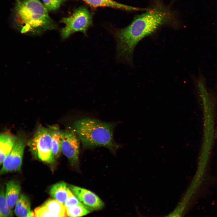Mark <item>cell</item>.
Segmentation results:
<instances>
[{"label":"cell","mask_w":217,"mask_h":217,"mask_svg":"<svg viewBox=\"0 0 217 217\" xmlns=\"http://www.w3.org/2000/svg\"><path fill=\"white\" fill-rule=\"evenodd\" d=\"M48 11L57 10L64 0H41Z\"/></svg>","instance_id":"cell-20"},{"label":"cell","mask_w":217,"mask_h":217,"mask_svg":"<svg viewBox=\"0 0 217 217\" xmlns=\"http://www.w3.org/2000/svg\"><path fill=\"white\" fill-rule=\"evenodd\" d=\"M54 217H68L64 205L54 199H49L43 204Z\"/></svg>","instance_id":"cell-14"},{"label":"cell","mask_w":217,"mask_h":217,"mask_svg":"<svg viewBox=\"0 0 217 217\" xmlns=\"http://www.w3.org/2000/svg\"><path fill=\"white\" fill-rule=\"evenodd\" d=\"M113 123H106L96 119L83 118L73 125V131L85 147L102 146L110 148L114 146Z\"/></svg>","instance_id":"cell-3"},{"label":"cell","mask_w":217,"mask_h":217,"mask_svg":"<svg viewBox=\"0 0 217 217\" xmlns=\"http://www.w3.org/2000/svg\"><path fill=\"white\" fill-rule=\"evenodd\" d=\"M78 137L73 131H62V153L73 165L77 164L79 160L80 142Z\"/></svg>","instance_id":"cell-7"},{"label":"cell","mask_w":217,"mask_h":217,"mask_svg":"<svg viewBox=\"0 0 217 217\" xmlns=\"http://www.w3.org/2000/svg\"><path fill=\"white\" fill-rule=\"evenodd\" d=\"M25 143L24 137L20 136L17 137L13 148L2 163L1 174L20 171Z\"/></svg>","instance_id":"cell-6"},{"label":"cell","mask_w":217,"mask_h":217,"mask_svg":"<svg viewBox=\"0 0 217 217\" xmlns=\"http://www.w3.org/2000/svg\"><path fill=\"white\" fill-rule=\"evenodd\" d=\"M64 205L66 208L74 206H84L79 201L68 187L67 197Z\"/></svg>","instance_id":"cell-19"},{"label":"cell","mask_w":217,"mask_h":217,"mask_svg":"<svg viewBox=\"0 0 217 217\" xmlns=\"http://www.w3.org/2000/svg\"><path fill=\"white\" fill-rule=\"evenodd\" d=\"M17 137L8 132L1 134L0 136V164L2 163L13 148Z\"/></svg>","instance_id":"cell-9"},{"label":"cell","mask_w":217,"mask_h":217,"mask_svg":"<svg viewBox=\"0 0 217 217\" xmlns=\"http://www.w3.org/2000/svg\"><path fill=\"white\" fill-rule=\"evenodd\" d=\"M11 209L7 204L4 190L3 187H1L0 194V217H13Z\"/></svg>","instance_id":"cell-16"},{"label":"cell","mask_w":217,"mask_h":217,"mask_svg":"<svg viewBox=\"0 0 217 217\" xmlns=\"http://www.w3.org/2000/svg\"><path fill=\"white\" fill-rule=\"evenodd\" d=\"M28 145L32 154L40 161L49 164L54 162L52 136L48 127L39 125Z\"/></svg>","instance_id":"cell-4"},{"label":"cell","mask_w":217,"mask_h":217,"mask_svg":"<svg viewBox=\"0 0 217 217\" xmlns=\"http://www.w3.org/2000/svg\"><path fill=\"white\" fill-rule=\"evenodd\" d=\"M61 21L65 25L61 31L63 39H67L78 32L86 36L87 30L92 24V16L86 8L80 7L75 10L70 16L63 18Z\"/></svg>","instance_id":"cell-5"},{"label":"cell","mask_w":217,"mask_h":217,"mask_svg":"<svg viewBox=\"0 0 217 217\" xmlns=\"http://www.w3.org/2000/svg\"><path fill=\"white\" fill-rule=\"evenodd\" d=\"M189 199L185 198L181 201L170 213L164 217H182L188 203Z\"/></svg>","instance_id":"cell-18"},{"label":"cell","mask_w":217,"mask_h":217,"mask_svg":"<svg viewBox=\"0 0 217 217\" xmlns=\"http://www.w3.org/2000/svg\"><path fill=\"white\" fill-rule=\"evenodd\" d=\"M69 188L79 201L89 209L97 210L103 207L104 204L102 201L90 190L74 185L70 186Z\"/></svg>","instance_id":"cell-8"},{"label":"cell","mask_w":217,"mask_h":217,"mask_svg":"<svg viewBox=\"0 0 217 217\" xmlns=\"http://www.w3.org/2000/svg\"><path fill=\"white\" fill-rule=\"evenodd\" d=\"M14 212L18 217H35L34 212L31 210L29 198L24 194L20 195L15 205Z\"/></svg>","instance_id":"cell-12"},{"label":"cell","mask_w":217,"mask_h":217,"mask_svg":"<svg viewBox=\"0 0 217 217\" xmlns=\"http://www.w3.org/2000/svg\"><path fill=\"white\" fill-rule=\"evenodd\" d=\"M68 189L64 182H59L52 186L49 193L54 199L64 204L67 197Z\"/></svg>","instance_id":"cell-15"},{"label":"cell","mask_w":217,"mask_h":217,"mask_svg":"<svg viewBox=\"0 0 217 217\" xmlns=\"http://www.w3.org/2000/svg\"><path fill=\"white\" fill-rule=\"evenodd\" d=\"M170 23L177 26L179 25L175 14L168 7L160 2H154L128 26L114 31L118 57L131 63L134 49L138 42L161 27Z\"/></svg>","instance_id":"cell-1"},{"label":"cell","mask_w":217,"mask_h":217,"mask_svg":"<svg viewBox=\"0 0 217 217\" xmlns=\"http://www.w3.org/2000/svg\"><path fill=\"white\" fill-rule=\"evenodd\" d=\"M5 196L7 204L11 209L15 206L20 196V186L14 180L9 181L6 184Z\"/></svg>","instance_id":"cell-11"},{"label":"cell","mask_w":217,"mask_h":217,"mask_svg":"<svg viewBox=\"0 0 217 217\" xmlns=\"http://www.w3.org/2000/svg\"><path fill=\"white\" fill-rule=\"evenodd\" d=\"M82 0L84 1V2H85L86 0Z\"/></svg>","instance_id":"cell-22"},{"label":"cell","mask_w":217,"mask_h":217,"mask_svg":"<svg viewBox=\"0 0 217 217\" xmlns=\"http://www.w3.org/2000/svg\"><path fill=\"white\" fill-rule=\"evenodd\" d=\"M34 213L35 217H54L43 205L36 208Z\"/></svg>","instance_id":"cell-21"},{"label":"cell","mask_w":217,"mask_h":217,"mask_svg":"<svg viewBox=\"0 0 217 217\" xmlns=\"http://www.w3.org/2000/svg\"><path fill=\"white\" fill-rule=\"evenodd\" d=\"M13 13L15 20L22 26V33L39 32L56 27L40 0H17Z\"/></svg>","instance_id":"cell-2"},{"label":"cell","mask_w":217,"mask_h":217,"mask_svg":"<svg viewBox=\"0 0 217 217\" xmlns=\"http://www.w3.org/2000/svg\"><path fill=\"white\" fill-rule=\"evenodd\" d=\"M85 2L94 7H111L128 11H145L147 9L125 5L113 0H86Z\"/></svg>","instance_id":"cell-10"},{"label":"cell","mask_w":217,"mask_h":217,"mask_svg":"<svg viewBox=\"0 0 217 217\" xmlns=\"http://www.w3.org/2000/svg\"><path fill=\"white\" fill-rule=\"evenodd\" d=\"M68 217H81L89 213L91 210L84 206L76 205L66 208Z\"/></svg>","instance_id":"cell-17"},{"label":"cell","mask_w":217,"mask_h":217,"mask_svg":"<svg viewBox=\"0 0 217 217\" xmlns=\"http://www.w3.org/2000/svg\"><path fill=\"white\" fill-rule=\"evenodd\" d=\"M48 128L52 136V150L55 159L59 157L62 153V131L56 125L49 126Z\"/></svg>","instance_id":"cell-13"}]
</instances>
